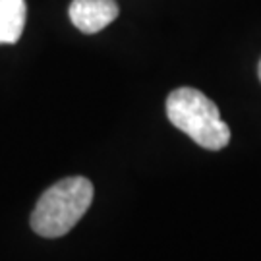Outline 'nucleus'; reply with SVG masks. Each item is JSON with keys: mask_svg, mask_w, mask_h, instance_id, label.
Wrapping results in <instances>:
<instances>
[{"mask_svg": "<svg viewBox=\"0 0 261 261\" xmlns=\"http://www.w3.org/2000/svg\"><path fill=\"white\" fill-rule=\"evenodd\" d=\"M25 0H0V45L18 43L25 28Z\"/></svg>", "mask_w": 261, "mask_h": 261, "instance_id": "nucleus-4", "label": "nucleus"}, {"mask_svg": "<svg viewBox=\"0 0 261 261\" xmlns=\"http://www.w3.org/2000/svg\"><path fill=\"white\" fill-rule=\"evenodd\" d=\"M118 12L116 0H72L68 8L72 23L87 35L111 25L118 18Z\"/></svg>", "mask_w": 261, "mask_h": 261, "instance_id": "nucleus-3", "label": "nucleus"}, {"mask_svg": "<svg viewBox=\"0 0 261 261\" xmlns=\"http://www.w3.org/2000/svg\"><path fill=\"white\" fill-rule=\"evenodd\" d=\"M167 116L174 128L203 149H224L230 141V130L221 118L217 105L194 87H180L168 95Z\"/></svg>", "mask_w": 261, "mask_h": 261, "instance_id": "nucleus-2", "label": "nucleus"}, {"mask_svg": "<svg viewBox=\"0 0 261 261\" xmlns=\"http://www.w3.org/2000/svg\"><path fill=\"white\" fill-rule=\"evenodd\" d=\"M257 75H259V82H261V60H259V66H257Z\"/></svg>", "mask_w": 261, "mask_h": 261, "instance_id": "nucleus-5", "label": "nucleus"}, {"mask_svg": "<svg viewBox=\"0 0 261 261\" xmlns=\"http://www.w3.org/2000/svg\"><path fill=\"white\" fill-rule=\"evenodd\" d=\"M93 184L85 176H68L39 197L31 228L43 238H60L74 228L93 201Z\"/></svg>", "mask_w": 261, "mask_h": 261, "instance_id": "nucleus-1", "label": "nucleus"}]
</instances>
